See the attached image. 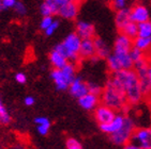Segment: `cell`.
Returning a JSON list of instances; mask_svg holds the SVG:
<instances>
[{
    "label": "cell",
    "instance_id": "cell-1",
    "mask_svg": "<svg viewBox=\"0 0 151 149\" xmlns=\"http://www.w3.org/2000/svg\"><path fill=\"white\" fill-rule=\"evenodd\" d=\"M100 101L102 104L109 106L115 111L121 112L125 106H129L124 95L123 85L115 74H111V78L105 84L100 95Z\"/></svg>",
    "mask_w": 151,
    "mask_h": 149
},
{
    "label": "cell",
    "instance_id": "cell-2",
    "mask_svg": "<svg viewBox=\"0 0 151 149\" xmlns=\"http://www.w3.org/2000/svg\"><path fill=\"white\" fill-rule=\"evenodd\" d=\"M113 74L118 78V80L123 85L124 95L129 106H136L145 98L140 89L139 79L133 69H121L119 72H114Z\"/></svg>",
    "mask_w": 151,
    "mask_h": 149
},
{
    "label": "cell",
    "instance_id": "cell-3",
    "mask_svg": "<svg viewBox=\"0 0 151 149\" xmlns=\"http://www.w3.org/2000/svg\"><path fill=\"white\" fill-rule=\"evenodd\" d=\"M81 38L76 32H72L64 38L62 43L56 45L54 49L59 51L62 55L67 57L69 62L77 63L81 57H79V48H81Z\"/></svg>",
    "mask_w": 151,
    "mask_h": 149
},
{
    "label": "cell",
    "instance_id": "cell-4",
    "mask_svg": "<svg viewBox=\"0 0 151 149\" xmlns=\"http://www.w3.org/2000/svg\"><path fill=\"white\" fill-rule=\"evenodd\" d=\"M135 128H136V126H135L134 121L130 116L125 115L124 121H123V125H122L121 128L117 132L111 134V140L115 145L124 146L125 144L130 143Z\"/></svg>",
    "mask_w": 151,
    "mask_h": 149
},
{
    "label": "cell",
    "instance_id": "cell-5",
    "mask_svg": "<svg viewBox=\"0 0 151 149\" xmlns=\"http://www.w3.org/2000/svg\"><path fill=\"white\" fill-rule=\"evenodd\" d=\"M130 142L142 149H151V128H135Z\"/></svg>",
    "mask_w": 151,
    "mask_h": 149
},
{
    "label": "cell",
    "instance_id": "cell-6",
    "mask_svg": "<svg viewBox=\"0 0 151 149\" xmlns=\"http://www.w3.org/2000/svg\"><path fill=\"white\" fill-rule=\"evenodd\" d=\"M79 12V2L77 0H69L59 8L57 14L64 19H75Z\"/></svg>",
    "mask_w": 151,
    "mask_h": 149
},
{
    "label": "cell",
    "instance_id": "cell-7",
    "mask_svg": "<svg viewBox=\"0 0 151 149\" xmlns=\"http://www.w3.org/2000/svg\"><path fill=\"white\" fill-rule=\"evenodd\" d=\"M93 112H94V118H96V121H98L99 125L107 123L111 121L117 114V112L115 110L105 106V104H102V103L96 106Z\"/></svg>",
    "mask_w": 151,
    "mask_h": 149
},
{
    "label": "cell",
    "instance_id": "cell-8",
    "mask_svg": "<svg viewBox=\"0 0 151 149\" xmlns=\"http://www.w3.org/2000/svg\"><path fill=\"white\" fill-rule=\"evenodd\" d=\"M69 92L72 95L73 97L76 99H79L81 97L85 96V95L89 93L88 89V83L85 82L81 77H76L74 80L71 82V84L69 85Z\"/></svg>",
    "mask_w": 151,
    "mask_h": 149
},
{
    "label": "cell",
    "instance_id": "cell-9",
    "mask_svg": "<svg viewBox=\"0 0 151 149\" xmlns=\"http://www.w3.org/2000/svg\"><path fill=\"white\" fill-rule=\"evenodd\" d=\"M125 115L123 113H117L116 116L114 117V119L111 121L107 123H102L100 125V129L102 130V132H104L106 134H113L115 132H117L120 129L123 125V121H124Z\"/></svg>",
    "mask_w": 151,
    "mask_h": 149
},
{
    "label": "cell",
    "instance_id": "cell-10",
    "mask_svg": "<svg viewBox=\"0 0 151 149\" xmlns=\"http://www.w3.org/2000/svg\"><path fill=\"white\" fill-rule=\"evenodd\" d=\"M130 19L135 23H145L149 20V11L145 6L142 4H135L130 9Z\"/></svg>",
    "mask_w": 151,
    "mask_h": 149
},
{
    "label": "cell",
    "instance_id": "cell-11",
    "mask_svg": "<svg viewBox=\"0 0 151 149\" xmlns=\"http://www.w3.org/2000/svg\"><path fill=\"white\" fill-rule=\"evenodd\" d=\"M78 55L81 60H90L93 55H96V47L93 38L81 40Z\"/></svg>",
    "mask_w": 151,
    "mask_h": 149
},
{
    "label": "cell",
    "instance_id": "cell-12",
    "mask_svg": "<svg viewBox=\"0 0 151 149\" xmlns=\"http://www.w3.org/2000/svg\"><path fill=\"white\" fill-rule=\"evenodd\" d=\"M78 100L79 106L83 108L86 111H94L96 108L100 104V96L94 94H91V93H87V94L81 97Z\"/></svg>",
    "mask_w": 151,
    "mask_h": 149
},
{
    "label": "cell",
    "instance_id": "cell-13",
    "mask_svg": "<svg viewBox=\"0 0 151 149\" xmlns=\"http://www.w3.org/2000/svg\"><path fill=\"white\" fill-rule=\"evenodd\" d=\"M76 33L81 36V40L86 38H94L96 29L92 23L87 21H78L76 23Z\"/></svg>",
    "mask_w": 151,
    "mask_h": 149
},
{
    "label": "cell",
    "instance_id": "cell-14",
    "mask_svg": "<svg viewBox=\"0 0 151 149\" xmlns=\"http://www.w3.org/2000/svg\"><path fill=\"white\" fill-rule=\"evenodd\" d=\"M132 47H133V40L120 33L115 40L114 52H130Z\"/></svg>",
    "mask_w": 151,
    "mask_h": 149
},
{
    "label": "cell",
    "instance_id": "cell-15",
    "mask_svg": "<svg viewBox=\"0 0 151 149\" xmlns=\"http://www.w3.org/2000/svg\"><path fill=\"white\" fill-rule=\"evenodd\" d=\"M50 78L52 79V81H54V83H55L58 91H65V89H69V83L65 80V78H64L62 72H61V69H52V72H50Z\"/></svg>",
    "mask_w": 151,
    "mask_h": 149
},
{
    "label": "cell",
    "instance_id": "cell-16",
    "mask_svg": "<svg viewBox=\"0 0 151 149\" xmlns=\"http://www.w3.org/2000/svg\"><path fill=\"white\" fill-rule=\"evenodd\" d=\"M50 61L52 65L54 66V68L56 69H61L63 68L64 66L68 64V59L64 55H62L59 51H57L56 49L52 50L50 53Z\"/></svg>",
    "mask_w": 151,
    "mask_h": 149
},
{
    "label": "cell",
    "instance_id": "cell-17",
    "mask_svg": "<svg viewBox=\"0 0 151 149\" xmlns=\"http://www.w3.org/2000/svg\"><path fill=\"white\" fill-rule=\"evenodd\" d=\"M129 21H131V19H130V9L123 8V9L117 10L116 16H115V23H116L117 28L121 30Z\"/></svg>",
    "mask_w": 151,
    "mask_h": 149
},
{
    "label": "cell",
    "instance_id": "cell-18",
    "mask_svg": "<svg viewBox=\"0 0 151 149\" xmlns=\"http://www.w3.org/2000/svg\"><path fill=\"white\" fill-rule=\"evenodd\" d=\"M94 47H96V55L100 57V59H106L108 55H111L109 48L106 45L104 40L100 38V37H94Z\"/></svg>",
    "mask_w": 151,
    "mask_h": 149
},
{
    "label": "cell",
    "instance_id": "cell-19",
    "mask_svg": "<svg viewBox=\"0 0 151 149\" xmlns=\"http://www.w3.org/2000/svg\"><path fill=\"white\" fill-rule=\"evenodd\" d=\"M114 55H116L117 59L119 60L120 64L122 66V69H125V70L133 69L134 63L129 52H114Z\"/></svg>",
    "mask_w": 151,
    "mask_h": 149
},
{
    "label": "cell",
    "instance_id": "cell-20",
    "mask_svg": "<svg viewBox=\"0 0 151 149\" xmlns=\"http://www.w3.org/2000/svg\"><path fill=\"white\" fill-rule=\"evenodd\" d=\"M76 69H77L76 63H73V62H68L67 65L64 66L63 68H61V72L63 74L65 80L68 81L69 85H70L71 82L76 78Z\"/></svg>",
    "mask_w": 151,
    "mask_h": 149
},
{
    "label": "cell",
    "instance_id": "cell-21",
    "mask_svg": "<svg viewBox=\"0 0 151 149\" xmlns=\"http://www.w3.org/2000/svg\"><path fill=\"white\" fill-rule=\"evenodd\" d=\"M133 47L139 49L142 52H147L151 48V37L137 36L133 40Z\"/></svg>",
    "mask_w": 151,
    "mask_h": 149
},
{
    "label": "cell",
    "instance_id": "cell-22",
    "mask_svg": "<svg viewBox=\"0 0 151 149\" xmlns=\"http://www.w3.org/2000/svg\"><path fill=\"white\" fill-rule=\"evenodd\" d=\"M120 33L127 35V36H129L130 38L134 40V38H136V37L138 36V25L133 23V21H129V23L120 30Z\"/></svg>",
    "mask_w": 151,
    "mask_h": 149
},
{
    "label": "cell",
    "instance_id": "cell-23",
    "mask_svg": "<svg viewBox=\"0 0 151 149\" xmlns=\"http://www.w3.org/2000/svg\"><path fill=\"white\" fill-rule=\"evenodd\" d=\"M106 62H107L108 69L111 72V74L119 72V70L122 69V66H121V64H120L119 60L117 59V57L114 55V53L113 55H109L107 57H106Z\"/></svg>",
    "mask_w": 151,
    "mask_h": 149
},
{
    "label": "cell",
    "instance_id": "cell-24",
    "mask_svg": "<svg viewBox=\"0 0 151 149\" xmlns=\"http://www.w3.org/2000/svg\"><path fill=\"white\" fill-rule=\"evenodd\" d=\"M138 36L142 37H151V21L138 23Z\"/></svg>",
    "mask_w": 151,
    "mask_h": 149
},
{
    "label": "cell",
    "instance_id": "cell-25",
    "mask_svg": "<svg viewBox=\"0 0 151 149\" xmlns=\"http://www.w3.org/2000/svg\"><path fill=\"white\" fill-rule=\"evenodd\" d=\"M11 121V116H10L9 111L6 110V106L2 103L0 99V123L1 125H8Z\"/></svg>",
    "mask_w": 151,
    "mask_h": 149
},
{
    "label": "cell",
    "instance_id": "cell-26",
    "mask_svg": "<svg viewBox=\"0 0 151 149\" xmlns=\"http://www.w3.org/2000/svg\"><path fill=\"white\" fill-rule=\"evenodd\" d=\"M129 53H130V57H131L133 63H135L137 61H139V60H142V59H144V57H147L145 52H142V50L135 48V47H132Z\"/></svg>",
    "mask_w": 151,
    "mask_h": 149
},
{
    "label": "cell",
    "instance_id": "cell-27",
    "mask_svg": "<svg viewBox=\"0 0 151 149\" xmlns=\"http://www.w3.org/2000/svg\"><path fill=\"white\" fill-rule=\"evenodd\" d=\"M65 147L67 149H83L81 142L74 138H69L65 142Z\"/></svg>",
    "mask_w": 151,
    "mask_h": 149
},
{
    "label": "cell",
    "instance_id": "cell-28",
    "mask_svg": "<svg viewBox=\"0 0 151 149\" xmlns=\"http://www.w3.org/2000/svg\"><path fill=\"white\" fill-rule=\"evenodd\" d=\"M54 21V18L52 16H44L41 20V23H40V27L42 30H46L48 27L52 25V23Z\"/></svg>",
    "mask_w": 151,
    "mask_h": 149
},
{
    "label": "cell",
    "instance_id": "cell-29",
    "mask_svg": "<svg viewBox=\"0 0 151 149\" xmlns=\"http://www.w3.org/2000/svg\"><path fill=\"white\" fill-rule=\"evenodd\" d=\"M88 89H89V93L98 95V96H100L102 93L101 86L98 85L96 83H88Z\"/></svg>",
    "mask_w": 151,
    "mask_h": 149
},
{
    "label": "cell",
    "instance_id": "cell-30",
    "mask_svg": "<svg viewBox=\"0 0 151 149\" xmlns=\"http://www.w3.org/2000/svg\"><path fill=\"white\" fill-rule=\"evenodd\" d=\"M58 27H59V21H57V20H54V21L52 23V25H50V26L48 27L46 30H44V31H45V34H46L47 36H50V35H52L56 32V30L58 29Z\"/></svg>",
    "mask_w": 151,
    "mask_h": 149
},
{
    "label": "cell",
    "instance_id": "cell-31",
    "mask_svg": "<svg viewBox=\"0 0 151 149\" xmlns=\"http://www.w3.org/2000/svg\"><path fill=\"white\" fill-rule=\"evenodd\" d=\"M40 12H41V14L43 15V17H44V16H52V15H54V13H52V9H50V6H47V4L45 2H43L42 4H41V6H40Z\"/></svg>",
    "mask_w": 151,
    "mask_h": 149
},
{
    "label": "cell",
    "instance_id": "cell-32",
    "mask_svg": "<svg viewBox=\"0 0 151 149\" xmlns=\"http://www.w3.org/2000/svg\"><path fill=\"white\" fill-rule=\"evenodd\" d=\"M44 2L46 3L47 6L52 9L54 14H57V13H58L59 4H58V2H57V0H44Z\"/></svg>",
    "mask_w": 151,
    "mask_h": 149
},
{
    "label": "cell",
    "instance_id": "cell-33",
    "mask_svg": "<svg viewBox=\"0 0 151 149\" xmlns=\"http://www.w3.org/2000/svg\"><path fill=\"white\" fill-rule=\"evenodd\" d=\"M35 123L37 126H48L50 127V121L47 117L44 116H39L35 119Z\"/></svg>",
    "mask_w": 151,
    "mask_h": 149
},
{
    "label": "cell",
    "instance_id": "cell-34",
    "mask_svg": "<svg viewBox=\"0 0 151 149\" xmlns=\"http://www.w3.org/2000/svg\"><path fill=\"white\" fill-rule=\"evenodd\" d=\"M14 9H15V12L19 15H25L27 12L25 4H24L23 2H20V1H16V3H15V6H14Z\"/></svg>",
    "mask_w": 151,
    "mask_h": 149
},
{
    "label": "cell",
    "instance_id": "cell-35",
    "mask_svg": "<svg viewBox=\"0 0 151 149\" xmlns=\"http://www.w3.org/2000/svg\"><path fill=\"white\" fill-rule=\"evenodd\" d=\"M15 80L19 84H24V83H26L27 76L24 74V72H17V74H15Z\"/></svg>",
    "mask_w": 151,
    "mask_h": 149
},
{
    "label": "cell",
    "instance_id": "cell-36",
    "mask_svg": "<svg viewBox=\"0 0 151 149\" xmlns=\"http://www.w3.org/2000/svg\"><path fill=\"white\" fill-rule=\"evenodd\" d=\"M113 6L116 10L123 9V8L125 6V0H114Z\"/></svg>",
    "mask_w": 151,
    "mask_h": 149
},
{
    "label": "cell",
    "instance_id": "cell-37",
    "mask_svg": "<svg viewBox=\"0 0 151 149\" xmlns=\"http://www.w3.org/2000/svg\"><path fill=\"white\" fill-rule=\"evenodd\" d=\"M16 0H3L2 6L3 9H10V8H14Z\"/></svg>",
    "mask_w": 151,
    "mask_h": 149
},
{
    "label": "cell",
    "instance_id": "cell-38",
    "mask_svg": "<svg viewBox=\"0 0 151 149\" xmlns=\"http://www.w3.org/2000/svg\"><path fill=\"white\" fill-rule=\"evenodd\" d=\"M37 130H38L39 134L41 135H46L50 131V127L48 126H37Z\"/></svg>",
    "mask_w": 151,
    "mask_h": 149
},
{
    "label": "cell",
    "instance_id": "cell-39",
    "mask_svg": "<svg viewBox=\"0 0 151 149\" xmlns=\"http://www.w3.org/2000/svg\"><path fill=\"white\" fill-rule=\"evenodd\" d=\"M35 102V99L32 96H27V97H25V99H24V103H25V106H33Z\"/></svg>",
    "mask_w": 151,
    "mask_h": 149
},
{
    "label": "cell",
    "instance_id": "cell-40",
    "mask_svg": "<svg viewBox=\"0 0 151 149\" xmlns=\"http://www.w3.org/2000/svg\"><path fill=\"white\" fill-rule=\"evenodd\" d=\"M123 149H142L139 148L138 146H136V145H134L133 143H128V144H125L124 146H123Z\"/></svg>",
    "mask_w": 151,
    "mask_h": 149
},
{
    "label": "cell",
    "instance_id": "cell-41",
    "mask_svg": "<svg viewBox=\"0 0 151 149\" xmlns=\"http://www.w3.org/2000/svg\"><path fill=\"white\" fill-rule=\"evenodd\" d=\"M148 78H149V82H150V85H151V65L149 67V70H148Z\"/></svg>",
    "mask_w": 151,
    "mask_h": 149
},
{
    "label": "cell",
    "instance_id": "cell-42",
    "mask_svg": "<svg viewBox=\"0 0 151 149\" xmlns=\"http://www.w3.org/2000/svg\"><path fill=\"white\" fill-rule=\"evenodd\" d=\"M146 99H147V100H148V103H149V106H150V109H151V94L149 95L148 97L146 98Z\"/></svg>",
    "mask_w": 151,
    "mask_h": 149
},
{
    "label": "cell",
    "instance_id": "cell-43",
    "mask_svg": "<svg viewBox=\"0 0 151 149\" xmlns=\"http://www.w3.org/2000/svg\"><path fill=\"white\" fill-rule=\"evenodd\" d=\"M2 1L3 0H0V12L3 10V6H2Z\"/></svg>",
    "mask_w": 151,
    "mask_h": 149
},
{
    "label": "cell",
    "instance_id": "cell-44",
    "mask_svg": "<svg viewBox=\"0 0 151 149\" xmlns=\"http://www.w3.org/2000/svg\"><path fill=\"white\" fill-rule=\"evenodd\" d=\"M150 65H151V60H150Z\"/></svg>",
    "mask_w": 151,
    "mask_h": 149
}]
</instances>
